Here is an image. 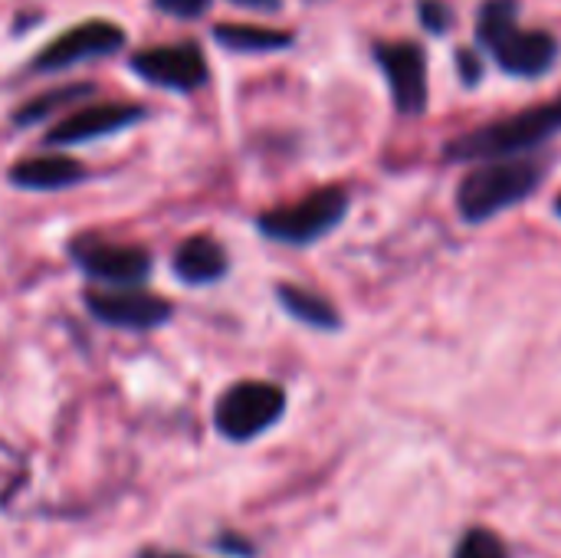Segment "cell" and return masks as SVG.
I'll return each mask as SVG.
<instances>
[{
	"label": "cell",
	"mask_w": 561,
	"mask_h": 558,
	"mask_svg": "<svg viewBox=\"0 0 561 558\" xmlns=\"http://www.w3.org/2000/svg\"><path fill=\"white\" fill-rule=\"evenodd\" d=\"M561 132V99L533 105L526 112H516L510 118L490 122L483 128H473L447 145L450 161H496V158H516L523 151H533L556 138Z\"/></svg>",
	"instance_id": "obj_1"
},
{
	"label": "cell",
	"mask_w": 561,
	"mask_h": 558,
	"mask_svg": "<svg viewBox=\"0 0 561 558\" xmlns=\"http://www.w3.org/2000/svg\"><path fill=\"white\" fill-rule=\"evenodd\" d=\"M546 178V168L529 158H496L470 171L457 191V210L470 224H483L506 207L523 204Z\"/></svg>",
	"instance_id": "obj_2"
},
{
	"label": "cell",
	"mask_w": 561,
	"mask_h": 558,
	"mask_svg": "<svg viewBox=\"0 0 561 558\" xmlns=\"http://www.w3.org/2000/svg\"><path fill=\"white\" fill-rule=\"evenodd\" d=\"M348 214V194L342 187H322L296 204L260 214L256 227L263 237L289 247H309L332 234Z\"/></svg>",
	"instance_id": "obj_3"
},
{
	"label": "cell",
	"mask_w": 561,
	"mask_h": 558,
	"mask_svg": "<svg viewBox=\"0 0 561 558\" xmlns=\"http://www.w3.org/2000/svg\"><path fill=\"white\" fill-rule=\"evenodd\" d=\"M286 414V391L273 382H237L214 405V428L233 444L256 441Z\"/></svg>",
	"instance_id": "obj_4"
},
{
	"label": "cell",
	"mask_w": 561,
	"mask_h": 558,
	"mask_svg": "<svg viewBox=\"0 0 561 558\" xmlns=\"http://www.w3.org/2000/svg\"><path fill=\"white\" fill-rule=\"evenodd\" d=\"M72 260L89 280L102 283L105 289H131L151 276V253L131 243H105L82 237L72 243Z\"/></svg>",
	"instance_id": "obj_5"
},
{
	"label": "cell",
	"mask_w": 561,
	"mask_h": 558,
	"mask_svg": "<svg viewBox=\"0 0 561 558\" xmlns=\"http://www.w3.org/2000/svg\"><path fill=\"white\" fill-rule=\"evenodd\" d=\"M85 309L112 329H128V332H148L158 329L171 319V303L145 293L141 286L131 289H89L85 293Z\"/></svg>",
	"instance_id": "obj_6"
},
{
	"label": "cell",
	"mask_w": 561,
	"mask_h": 558,
	"mask_svg": "<svg viewBox=\"0 0 561 558\" xmlns=\"http://www.w3.org/2000/svg\"><path fill=\"white\" fill-rule=\"evenodd\" d=\"M131 69L148 79L151 86L174 89V92H194L207 82V59L197 43L184 39L174 46H151L131 56Z\"/></svg>",
	"instance_id": "obj_7"
},
{
	"label": "cell",
	"mask_w": 561,
	"mask_h": 558,
	"mask_svg": "<svg viewBox=\"0 0 561 558\" xmlns=\"http://www.w3.org/2000/svg\"><path fill=\"white\" fill-rule=\"evenodd\" d=\"M375 59L388 76L394 105L401 115H421L427 109V53L417 43H378Z\"/></svg>",
	"instance_id": "obj_8"
},
{
	"label": "cell",
	"mask_w": 561,
	"mask_h": 558,
	"mask_svg": "<svg viewBox=\"0 0 561 558\" xmlns=\"http://www.w3.org/2000/svg\"><path fill=\"white\" fill-rule=\"evenodd\" d=\"M125 43V33L108 23V20H89L72 26L69 33L56 36L36 59L33 69L36 72H53V69H66L79 59H92V56H108Z\"/></svg>",
	"instance_id": "obj_9"
},
{
	"label": "cell",
	"mask_w": 561,
	"mask_h": 558,
	"mask_svg": "<svg viewBox=\"0 0 561 558\" xmlns=\"http://www.w3.org/2000/svg\"><path fill=\"white\" fill-rule=\"evenodd\" d=\"M503 72L536 79L546 76L559 59V39L546 30H519V23L490 46Z\"/></svg>",
	"instance_id": "obj_10"
},
{
	"label": "cell",
	"mask_w": 561,
	"mask_h": 558,
	"mask_svg": "<svg viewBox=\"0 0 561 558\" xmlns=\"http://www.w3.org/2000/svg\"><path fill=\"white\" fill-rule=\"evenodd\" d=\"M141 118H145V109L131 105V102L89 105V109H79V112L66 115L62 122H56L46 135V145H82V141H92L102 135H115Z\"/></svg>",
	"instance_id": "obj_11"
},
{
	"label": "cell",
	"mask_w": 561,
	"mask_h": 558,
	"mask_svg": "<svg viewBox=\"0 0 561 558\" xmlns=\"http://www.w3.org/2000/svg\"><path fill=\"white\" fill-rule=\"evenodd\" d=\"M171 266H174L181 283H187V286H210V283H220L230 273V257H227V250L214 237L197 234V237L184 240L174 250Z\"/></svg>",
	"instance_id": "obj_12"
},
{
	"label": "cell",
	"mask_w": 561,
	"mask_h": 558,
	"mask_svg": "<svg viewBox=\"0 0 561 558\" xmlns=\"http://www.w3.org/2000/svg\"><path fill=\"white\" fill-rule=\"evenodd\" d=\"M85 178V168L66 155H36L10 168V184L23 191H62Z\"/></svg>",
	"instance_id": "obj_13"
},
{
	"label": "cell",
	"mask_w": 561,
	"mask_h": 558,
	"mask_svg": "<svg viewBox=\"0 0 561 558\" xmlns=\"http://www.w3.org/2000/svg\"><path fill=\"white\" fill-rule=\"evenodd\" d=\"M276 299H279V306H283L296 322H302V326H309V329L335 332V329L342 326L339 309H335L325 296H319V293H312V289H302V286H293V283H279V286H276Z\"/></svg>",
	"instance_id": "obj_14"
},
{
	"label": "cell",
	"mask_w": 561,
	"mask_h": 558,
	"mask_svg": "<svg viewBox=\"0 0 561 558\" xmlns=\"http://www.w3.org/2000/svg\"><path fill=\"white\" fill-rule=\"evenodd\" d=\"M214 36L220 46L240 49V53H270V49L293 46V33L270 30V26H247V23H220L214 26Z\"/></svg>",
	"instance_id": "obj_15"
},
{
	"label": "cell",
	"mask_w": 561,
	"mask_h": 558,
	"mask_svg": "<svg viewBox=\"0 0 561 558\" xmlns=\"http://www.w3.org/2000/svg\"><path fill=\"white\" fill-rule=\"evenodd\" d=\"M516 13H519V0H486L477 16V43L490 49L503 33L516 26Z\"/></svg>",
	"instance_id": "obj_16"
},
{
	"label": "cell",
	"mask_w": 561,
	"mask_h": 558,
	"mask_svg": "<svg viewBox=\"0 0 561 558\" xmlns=\"http://www.w3.org/2000/svg\"><path fill=\"white\" fill-rule=\"evenodd\" d=\"M89 92H92L89 82H82V86H66V89H53V92H46V95L26 102V105L13 115V122H16V125H36V122L49 118L53 112H59V109H66V105H72V102H79V99L89 95Z\"/></svg>",
	"instance_id": "obj_17"
},
{
	"label": "cell",
	"mask_w": 561,
	"mask_h": 558,
	"mask_svg": "<svg viewBox=\"0 0 561 558\" xmlns=\"http://www.w3.org/2000/svg\"><path fill=\"white\" fill-rule=\"evenodd\" d=\"M454 558H510V553H506V543L496 533H490V529H470L457 543Z\"/></svg>",
	"instance_id": "obj_18"
},
{
	"label": "cell",
	"mask_w": 561,
	"mask_h": 558,
	"mask_svg": "<svg viewBox=\"0 0 561 558\" xmlns=\"http://www.w3.org/2000/svg\"><path fill=\"white\" fill-rule=\"evenodd\" d=\"M417 10H421V23H424L431 33H437V36L447 33L450 23H454V7H450L447 0H421Z\"/></svg>",
	"instance_id": "obj_19"
},
{
	"label": "cell",
	"mask_w": 561,
	"mask_h": 558,
	"mask_svg": "<svg viewBox=\"0 0 561 558\" xmlns=\"http://www.w3.org/2000/svg\"><path fill=\"white\" fill-rule=\"evenodd\" d=\"M154 7L171 16H181V20H194L210 7V0H154Z\"/></svg>",
	"instance_id": "obj_20"
},
{
	"label": "cell",
	"mask_w": 561,
	"mask_h": 558,
	"mask_svg": "<svg viewBox=\"0 0 561 558\" xmlns=\"http://www.w3.org/2000/svg\"><path fill=\"white\" fill-rule=\"evenodd\" d=\"M457 72H460V79H463L467 86H477L480 76H483L480 56H477L473 49H460V53H457Z\"/></svg>",
	"instance_id": "obj_21"
},
{
	"label": "cell",
	"mask_w": 561,
	"mask_h": 558,
	"mask_svg": "<svg viewBox=\"0 0 561 558\" xmlns=\"http://www.w3.org/2000/svg\"><path fill=\"white\" fill-rule=\"evenodd\" d=\"M237 7H247V10H279L283 7V0H233Z\"/></svg>",
	"instance_id": "obj_22"
},
{
	"label": "cell",
	"mask_w": 561,
	"mask_h": 558,
	"mask_svg": "<svg viewBox=\"0 0 561 558\" xmlns=\"http://www.w3.org/2000/svg\"><path fill=\"white\" fill-rule=\"evenodd\" d=\"M138 558H191V556H181V553H154V549H148V553H141Z\"/></svg>",
	"instance_id": "obj_23"
},
{
	"label": "cell",
	"mask_w": 561,
	"mask_h": 558,
	"mask_svg": "<svg viewBox=\"0 0 561 558\" xmlns=\"http://www.w3.org/2000/svg\"><path fill=\"white\" fill-rule=\"evenodd\" d=\"M556 210H559V217H561V197H559V201H556Z\"/></svg>",
	"instance_id": "obj_24"
}]
</instances>
